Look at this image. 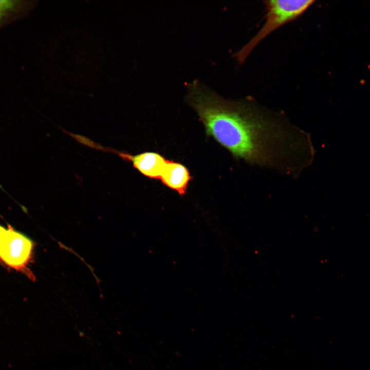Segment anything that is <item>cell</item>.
Wrapping results in <instances>:
<instances>
[{"mask_svg": "<svg viewBox=\"0 0 370 370\" xmlns=\"http://www.w3.org/2000/svg\"><path fill=\"white\" fill-rule=\"evenodd\" d=\"M192 179L188 168L182 164L168 160L160 180L168 188L182 196L186 193L190 181Z\"/></svg>", "mask_w": 370, "mask_h": 370, "instance_id": "obj_4", "label": "cell"}, {"mask_svg": "<svg viewBox=\"0 0 370 370\" xmlns=\"http://www.w3.org/2000/svg\"><path fill=\"white\" fill-rule=\"evenodd\" d=\"M313 0H268L265 5V22L257 33L239 51L234 54L242 63L253 49L270 33L284 25L302 15L313 4Z\"/></svg>", "mask_w": 370, "mask_h": 370, "instance_id": "obj_1", "label": "cell"}, {"mask_svg": "<svg viewBox=\"0 0 370 370\" xmlns=\"http://www.w3.org/2000/svg\"><path fill=\"white\" fill-rule=\"evenodd\" d=\"M6 229V228H5L4 227H3L2 226L0 225V238H1L3 233L5 231Z\"/></svg>", "mask_w": 370, "mask_h": 370, "instance_id": "obj_6", "label": "cell"}, {"mask_svg": "<svg viewBox=\"0 0 370 370\" xmlns=\"http://www.w3.org/2000/svg\"><path fill=\"white\" fill-rule=\"evenodd\" d=\"M34 247L30 238L9 226L0 238V261L34 281L35 278L28 268Z\"/></svg>", "mask_w": 370, "mask_h": 370, "instance_id": "obj_2", "label": "cell"}, {"mask_svg": "<svg viewBox=\"0 0 370 370\" xmlns=\"http://www.w3.org/2000/svg\"><path fill=\"white\" fill-rule=\"evenodd\" d=\"M78 141L92 149L118 155L123 160L131 162L133 166L141 174L150 179H160L168 161V159L158 153L146 152L133 155L105 147L84 136H81Z\"/></svg>", "mask_w": 370, "mask_h": 370, "instance_id": "obj_3", "label": "cell"}, {"mask_svg": "<svg viewBox=\"0 0 370 370\" xmlns=\"http://www.w3.org/2000/svg\"><path fill=\"white\" fill-rule=\"evenodd\" d=\"M35 5L33 1L0 0V31L25 17Z\"/></svg>", "mask_w": 370, "mask_h": 370, "instance_id": "obj_5", "label": "cell"}]
</instances>
